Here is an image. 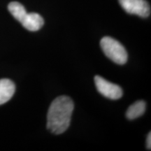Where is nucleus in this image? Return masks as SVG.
Masks as SVG:
<instances>
[{"label":"nucleus","instance_id":"f257e3e1","mask_svg":"<svg viewBox=\"0 0 151 151\" xmlns=\"http://www.w3.org/2000/svg\"><path fill=\"white\" fill-rule=\"evenodd\" d=\"M74 104L67 96H60L53 100L47 114V129L54 134L64 133L70 125Z\"/></svg>","mask_w":151,"mask_h":151},{"label":"nucleus","instance_id":"f03ea898","mask_svg":"<svg viewBox=\"0 0 151 151\" xmlns=\"http://www.w3.org/2000/svg\"><path fill=\"white\" fill-rule=\"evenodd\" d=\"M100 46L107 58L118 65H124L127 61V52L124 47L113 38L104 37L100 41Z\"/></svg>","mask_w":151,"mask_h":151},{"label":"nucleus","instance_id":"7ed1b4c3","mask_svg":"<svg viewBox=\"0 0 151 151\" xmlns=\"http://www.w3.org/2000/svg\"><path fill=\"white\" fill-rule=\"evenodd\" d=\"M94 80L98 92L103 96L113 100L122 97L123 92L118 85L112 83L99 76H95Z\"/></svg>","mask_w":151,"mask_h":151},{"label":"nucleus","instance_id":"20e7f679","mask_svg":"<svg viewBox=\"0 0 151 151\" xmlns=\"http://www.w3.org/2000/svg\"><path fill=\"white\" fill-rule=\"evenodd\" d=\"M122 9L129 14L147 18L150 14V7L146 0H119Z\"/></svg>","mask_w":151,"mask_h":151},{"label":"nucleus","instance_id":"39448f33","mask_svg":"<svg viewBox=\"0 0 151 151\" xmlns=\"http://www.w3.org/2000/svg\"><path fill=\"white\" fill-rule=\"evenodd\" d=\"M16 86L10 79L3 78L0 80V105L9 101L15 93Z\"/></svg>","mask_w":151,"mask_h":151},{"label":"nucleus","instance_id":"423d86ee","mask_svg":"<svg viewBox=\"0 0 151 151\" xmlns=\"http://www.w3.org/2000/svg\"><path fill=\"white\" fill-rule=\"evenodd\" d=\"M21 24L26 29L31 32H36L43 27L44 20L39 14L30 13L27 14Z\"/></svg>","mask_w":151,"mask_h":151},{"label":"nucleus","instance_id":"0eeeda50","mask_svg":"<svg viewBox=\"0 0 151 151\" xmlns=\"http://www.w3.org/2000/svg\"><path fill=\"white\" fill-rule=\"evenodd\" d=\"M146 109V103L143 100L136 101L130 106L126 112V117L129 120H134L142 116Z\"/></svg>","mask_w":151,"mask_h":151},{"label":"nucleus","instance_id":"6e6552de","mask_svg":"<svg viewBox=\"0 0 151 151\" xmlns=\"http://www.w3.org/2000/svg\"><path fill=\"white\" fill-rule=\"evenodd\" d=\"M8 9L11 14L20 23L27 15V11L21 4L17 1H12L8 6Z\"/></svg>","mask_w":151,"mask_h":151},{"label":"nucleus","instance_id":"1a4fd4ad","mask_svg":"<svg viewBox=\"0 0 151 151\" xmlns=\"http://www.w3.org/2000/svg\"><path fill=\"white\" fill-rule=\"evenodd\" d=\"M146 146H147V148H148V150H150V148H151V135H150V132L148 134V137H147Z\"/></svg>","mask_w":151,"mask_h":151}]
</instances>
